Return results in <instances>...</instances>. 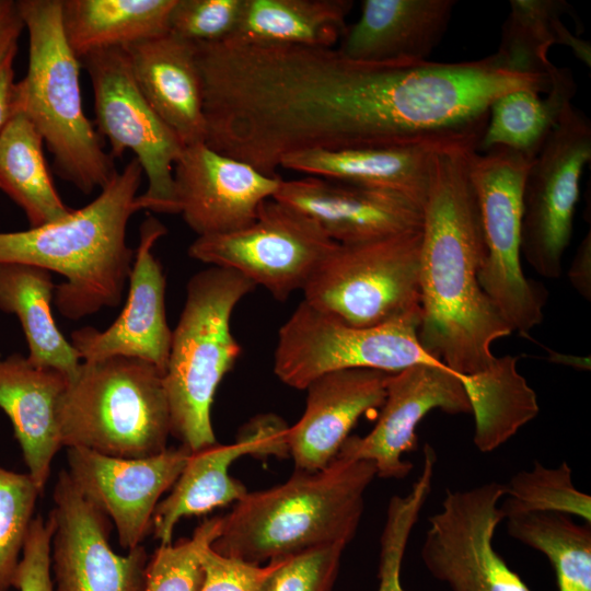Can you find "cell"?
<instances>
[{"mask_svg": "<svg viewBox=\"0 0 591 591\" xmlns=\"http://www.w3.org/2000/svg\"><path fill=\"white\" fill-rule=\"evenodd\" d=\"M50 559L55 591H143L148 554L126 555L108 543V518L76 487L67 471L53 493Z\"/></svg>", "mask_w": 591, "mask_h": 591, "instance_id": "14", "label": "cell"}, {"mask_svg": "<svg viewBox=\"0 0 591 591\" xmlns=\"http://www.w3.org/2000/svg\"><path fill=\"white\" fill-rule=\"evenodd\" d=\"M531 162L503 147L468 158L484 239L478 282L512 332L523 336L542 323L547 300L546 289L528 279L521 265L522 193Z\"/></svg>", "mask_w": 591, "mask_h": 591, "instance_id": "7", "label": "cell"}, {"mask_svg": "<svg viewBox=\"0 0 591 591\" xmlns=\"http://www.w3.org/2000/svg\"><path fill=\"white\" fill-rule=\"evenodd\" d=\"M421 311L370 327L350 326L302 300L278 331L274 372L305 390L318 376L345 369L396 373L416 364L445 366L420 345Z\"/></svg>", "mask_w": 591, "mask_h": 591, "instance_id": "8", "label": "cell"}, {"mask_svg": "<svg viewBox=\"0 0 591 591\" xmlns=\"http://www.w3.org/2000/svg\"><path fill=\"white\" fill-rule=\"evenodd\" d=\"M345 547L331 544L285 558L269 591H332Z\"/></svg>", "mask_w": 591, "mask_h": 591, "instance_id": "38", "label": "cell"}, {"mask_svg": "<svg viewBox=\"0 0 591 591\" xmlns=\"http://www.w3.org/2000/svg\"><path fill=\"white\" fill-rule=\"evenodd\" d=\"M190 453L182 445L126 459L68 448L67 473L79 491L113 521L120 546L130 551L141 545L162 494L174 485Z\"/></svg>", "mask_w": 591, "mask_h": 591, "instance_id": "15", "label": "cell"}, {"mask_svg": "<svg viewBox=\"0 0 591 591\" xmlns=\"http://www.w3.org/2000/svg\"><path fill=\"white\" fill-rule=\"evenodd\" d=\"M18 51V40L0 50V134L20 111L18 84L14 81L13 62Z\"/></svg>", "mask_w": 591, "mask_h": 591, "instance_id": "41", "label": "cell"}, {"mask_svg": "<svg viewBox=\"0 0 591 591\" xmlns=\"http://www.w3.org/2000/svg\"><path fill=\"white\" fill-rule=\"evenodd\" d=\"M244 0H175L170 14L172 34L194 44H217L233 37Z\"/></svg>", "mask_w": 591, "mask_h": 591, "instance_id": "37", "label": "cell"}, {"mask_svg": "<svg viewBox=\"0 0 591 591\" xmlns=\"http://www.w3.org/2000/svg\"><path fill=\"white\" fill-rule=\"evenodd\" d=\"M373 463L336 455L323 470L297 471L283 484L248 493L221 517L217 553L252 564L290 557L357 533Z\"/></svg>", "mask_w": 591, "mask_h": 591, "instance_id": "3", "label": "cell"}, {"mask_svg": "<svg viewBox=\"0 0 591 591\" xmlns=\"http://www.w3.org/2000/svg\"><path fill=\"white\" fill-rule=\"evenodd\" d=\"M507 532L543 553L551 561L558 591H591V528L555 512L520 513L506 518Z\"/></svg>", "mask_w": 591, "mask_h": 591, "instance_id": "31", "label": "cell"}, {"mask_svg": "<svg viewBox=\"0 0 591 591\" xmlns=\"http://www.w3.org/2000/svg\"><path fill=\"white\" fill-rule=\"evenodd\" d=\"M221 517L205 520L193 536L176 544L160 545L149 559L143 591H200L202 548L219 536Z\"/></svg>", "mask_w": 591, "mask_h": 591, "instance_id": "36", "label": "cell"}, {"mask_svg": "<svg viewBox=\"0 0 591 591\" xmlns=\"http://www.w3.org/2000/svg\"><path fill=\"white\" fill-rule=\"evenodd\" d=\"M51 534L50 519L34 517L20 558L14 589L55 591L50 559Z\"/></svg>", "mask_w": 591, "mask_h": 591, "instance_id": "40", "label": "cell"}, {"mask_svg": "<svg viewBox=\"0 0 591 591\" xmlns=\"http://www.w3.org/2000/svg\"><path fill=\"white\" fill-rule=\"evenodd\" d=\"M164 234L166 228L154 217L141 223L128 278V298L121 313L105 331L85 326L71 333L70 343L82 361L138 358L165 373L172 329L165 311V276L152 252Z\"/></svg>", "mask_w": 591, "mask_h": 591, "instance_id": "18", "label": "cell"}, {"mask_svg": "<svg viewBox=\"0 0 591 591\" xmlns=\"http://www.w3.org/2000/svg\"><path fill=\"white\" fill-rule=\"evenodd\" d=\"M455 0H363L338 48L369 62L428 60L447 33Z\"/></svg>", "mask_w": 591, "mask_h": 591, "instance_id": "23", "label": "cell"}, {"mask_svg": "<svg viewBox=\"0 0 591 591\" xmlns=\"http://www.w3.org/2000/svg\"><path fill=\"white\" fill-rule=\"evenodd\" d=\"M175 0H61L66 40L78 59L170 32Z\"/></svg>", "mask_w": 591, "mask_h": 591, "instance_id": "27", "label": "cell"}, {"mask_svg": "<svg viewBox=\"0 0 591 591\" xmlns=\"http://www.w3.org/2000/svg\"><path fill=\"white\" fill-rule=\"evenodd\" d=\"M433 409L471 413L455 372L447 366L416 364L392 373L374 428L363 437L349 436L337 455L373 463L379 477L402 479L413 468L403 455L417 448L416 428Z\"/></svg>", "mask_w": 591, "mask_h": 591, "instance_id": "16", "label": "cell"}, {"mask_svg": "<svg viewBox=\"0 0 591 591\" xmlns=\"http://www.w3.org/2000/svg\"><path fill=\"white\" fill-rule=\"evenodd\" d=\"M288 428L274 414L258 415L244 425L234 443L192 452L171 494L154 510L152 528L160 545L172 543L182 518L205 514L243 498L245 486L229 475L232 462L243 455H288Z\"/></svg>", "mask_w": 591, "mask_h": 591, "instance_id": "19", "label": "cell"}, {"mask_svg": "<svg viewBox=\"0 0 591 591\" xmlns=\"http://www.w3.org/2000/svg\"><path fill=\"white\" fill-rule=\"evenodd\" d=\"M336 244L311 217L269 198L251 224L225 234L197 236L188 255L232 269L285 301L292 292L303 291Z\"/></svg>", "mask_w": 591, "mask_h": 591, "instance_id": "11", "label": "cell"}, {"mask_svg": "<svg viewBox=\"0 0 591 591\" xmlns=\"http://www.w3.org/2000/svg\"><path fill=\"white\" fill-rule=\"evenodd\" d=\"M1 591V590H0Z\"/></svg>", "mask_w": 591, "mask_h": 591, "instance_id": "44", "label": "cell"}, {"mask_svg": "<svg viewBox=\"0 0 591 591\" xmlns=\"http://www.w3.org/2000/svg\"><path fill=\"white\" fill-rule=\"evenodd\" d=\"M256 288L241 274L210 266L186 287L185 304L172 339L164 386L171 434L192 452L216 444L211 405L241 346L230 329L236 304Z\"/></svg>", "mask_w": 591, "mask_h": 591, "instance_id": "5", "label": "cell"}, {"mask_svg": "<svg viewBox=\"0 0 591 591\" xmlns=\"http://www.w3.org/2000/svg\"><path fill=\"white\" fill-rule=\"evenodd\" d=\"M434 151L402 148L305 150L285 155L279 167L392 190L424 207Z\"/></svg>", "mask_w": 591, "mask_h": 591, "instance_id": "25", "label": "cell"}, {"mask_svg": "<svg viewBox=\"0 0 591 591\" xmlns=\"http://www.w3.org/2000/svg\"><path fill=\"white\" fill-rule=\"evenodd\" d=\"M43 144V138L22 111L0 134V190L24 211L31 228L60 220L73 210L56 190Z\"/></svg>", "mask_w": 591, "mask_h": 591, "instance_id": "30", "label": "cell"}, {"mask_svg": "<svg viewBox=\"0 0 591 591\" xmlns=\"http://www.w3.org/2000/svg\"><path fill=\"white\" fill-rule=\"evenodd\" d=\"M142 169L130 160L101 194L67 217L25 231L0 232V263L33 265L66 278L55 287L54 303L78 321L117 306L132 266L127 225L138 211Z\"/></svg>", "mask_w": 591, "mask_h": 591, "instance_id": "2", "label": "cell"}, {"mask_svg": "<svg viewBox=\"0 0 591 591\" xmlns=\"http://www.w3.org/2000/svg\"><path fill=\"white\" fill-rule=\"evenodd\" d=\"M273 199L311 217L338 244L422 229L421 205L376 187L308 175L282 179Z\"/></svg>", "mask_w": 591, "mask_h": 591, "instance_id": "20", "label": "cell"}, {"mask_svg": "<svg viewBox=\"0 0 591 591\" xmlns=\"http://www.w3.org/2000/svg\"><path fill=\"white\" fill-rule=\"evenodd\" d=\"M472 151L433 153L421 229L418 338L461 378L466 394L480 396L499 380L491 345L512 329L478 282L484 239L468 171Z\"/></svg>", "mask_w": 591, "mask_h": 591, "instance_id": "1", "label": "cell"}, {"mask_svg": "<svg viewBox=\"0 0 591 591\" xmlns=\"http://www.w3.org/2000/svg\"><path fill=\"white\" fill-rule=\"evenodd\" d=\"M510 8L495 54L511 70L547 73V51L557 44L561 15L570 14L577 27L581 26L579 19L564 0H511Z\"/></svg>", "mask_w": 591, "mask_h": 591, "instance_id": "32", "label": "cell"}, {"mask_svg": "<svg viewBox=\"0 0 591 591\" xmlns=\"http://www.w3.org/2000/svg\"><path fill=\"white\" fill-rule=\"evenodd\" d=\"M283 559L260 566L221 555L209 544L200 553V591H269L271 578Z\"/></svg>", "mask_w": 591, "mask_h": 591, "instance_id": "39", "label": "cell"}, {"mask_svg": "<svg viewBox=\"0 0 591 591\" xmlns=\"http://www.w3.org/2000/svg\"><path fill=\"white\" fill-rule=\"evenodd\" d=\"M123 48L142 95L182 143L206 142L196 44L169 32Z\"/></svg>", "mask_w": 591, "mask_h": 591, "instance_id": "22", "label": "cell"}, {"mask_svg": "<svg viewBox=\"0 0 591 591\" xmlns=\"http://www.w3.org/2000/svg\"><path fill=\"white\" fill-rule=\"evenodd\" d=\"M79 61L91 80L96 131L109 141L111 157L131 150L148 179L136 199L138 211L178 215L174 165L185 146L142 95L126 50L99 49Z\"/></svg>", "mask_w": 591, "mask_h": 591, "instance_id": "10", "label": "cell"}, {"mask_svg": "<svg viewBox=\"0 0 591 591\" xmlns=\"http://www.w3.org/2000/svg\"><path fill=\"white\" fill-rule=\"evenodd\" d=\"M67 382L62 372L35 366L19 354L0 358V409L9 417L27 473L42 491L62 447L57 406Z\"/></svg>", "mask_w": 591, "mask_h": 591, "instance_id": "24", "label": "cell"}, {"mask_svg": "<svg viewBox=\"0 0 591 591\" xmlns=\"http://www.w3.org/2000/svg\"><path fill=\"white\" fill-rule=\"evenodd\" d=\"M24 23L19 12L18 2L0 0V50L12 42H16Z\"/></svg>", "mask_w": 591, "mask_h": 591, "instance_id": "43", "label": "cell"}, {"mask_svg": "<svg viewBox=\"0 0 591 591\" xmlns=\"http://www.w3.org/2000/svg\"><path fill=\"white\" fill-rule=\"evenodd\" d=\"M28 33V66L16 82L19 105L43 138L57 174L84 194L103 189L117 174L84 114L81 63L61 23V0H18Z\"/></svg>", "mask_w": 591, "mask_h": 591, "instance_id": "4", "label": "cell"}, {"mask_svg": "<svg viewBox=\"0 0 591 591\" xmlns=\"http://www.w3.org/2000/svg\"><path fill=\"white\" fill-rule=\"evenodd\" d=\"M351 0H244L229 40L258 45L333 47L347 30Z\"/></svg>", "mask_w": 591, "mask_h": 591, "instance_id": "29", "label": "cell"}, {"mask_svg": "<svg viewBox=\"0 0 591 591\" xmlns=\"http://www.w3.org/2000/svg\"><path fill=\"white\" fill-rule=\"evenodd\" d=\"M421 230L336 244L305 288L304 301L355 327L421 311Z\"/></svg>", "mask_w": 591, "mask_h": 591, "instance_id": "9", "label": "cell"}, {"mask_svg": "<svg viewBox=\"0 0 591 591\" xmlns=\"http://www.w3.org/2000/svg\"><path fill=\"white\" fill-rule=\"evenodd\" d=\"M43 491L28 473L0 466V590L14 588L24 543Z\"/></svg>", "mask_w": 591, "mask_h": 591, "instance_id": "35", "label": "cell"}, {"mask_svg": "<svg viewBox=\"0 0 591 591\" xmlns=\"http://www.w3.org/2000/svg\"><path fill=\"white\" fill-rule=\"evenodd\" d=\"M431 445L424 448V464L420 474L405 496H393L381 535L378 591H407L401 581L405 549L420 511L431 491L436 464Z\"/></svg>", "mask_w": 591, "mask_h": 591, "instance_id": "34", "label": "cell"}, {"mask_svg": "<svg viewBox=\"0 0 591 591\" xmlns=\"http://www.w3.org/2000/svg\"><path fill=\"white\" fill-rule=\"evenodd\" d=\"M62 447L139 459L167 449L170 408L164 374L130 357L81 361L57 406Z\"/></svg>", "mask_w": 591, "mask_h": 591, "instance_id": "6", "label": "cell"}, {"mask_svg": "<svg viewBox=\"0 0 591 591\" xmlns=\"http://www.w3.org/2000/svg\"><path fill=\"white\" fill-rule=\"evenodd\" d=\"M546 71L552 85L545 97L533 89H519L491 103L476 152L503 147L531 160L536 157L577 92L569 68H557L549 61Z\"/></svg>", "mask_w": 591, "mask_h": 591, "instance_id": "28", "label": "cell"}, {"mask_svg": "<svg viewBox=\"0 0 591 591\" xmlns=\"http://www.w3.org/2000/svg\"><path fill=\"white\" fill-rule=\"evenodd\" d=\"M590 160V119L570 103L532 160L523 184L521 254L542 277L561 275L581 175Z\"/></svg>", "mask_w": 591, "mask_h": 591, "instance_id": "12", "label": "cell"}, {"mask_svg": "<svg viewBox=\"0 0 591 591\" xmlns=\"http://www.w3.org/2000/svg\"><path fill=\"white\" fill-rule=\"evenodd\" d=\"M282 178L220 153L206 142L185 147L174 165L178 215L198 235L225 234L251 224Z\"/></svg>", "mask_w": 591, "mask_h": 591, "instance_id": "17", "label": "cell"}, {"mask_svg": "<svg viewBox=\"0 0 591 591\" xmlns=\"http://www.w3.org/2000/svg\"><path fill=\"white\" fill-rule=\"evenodd\" d=\"M505 488L499 506L503 520L520 513L555 512L591 523V497L575 487L566 462L553 468L535 462L530 470L517 473Z\"/></svg>", "mask_w": 591, "mask_h": 591, "instance_id": "33", "label": "cell"}, {"mask_svg": "<svg viewBox=\"0 0 591 591\" xmlns=\"http://www.w3.org/2000/svg\"><path fill=\"white\" fill-rule=\"evenodd\" d=\"M505 491L497 482L447 489L441 509L429 519L420 556L451 591H531L494 547Z\"/></svg>", "mask_w": 591, "mask_h": 591, "instance_id": "13", "label": "cell"}, {"mask_svg": "<svg viewBox=\"0 0 591 591\" xmlns=\"http://www.w3.org/2000/svg\"><path fill=\"white\" fill-rule=\"evenodd\" d=\"M391 374L345 369L325 373L309 384L305 410L287 431L297 471L316 472L336 457L358 419L383 405Z\"/></svg>", "mask_w": 591, "mask_h": 591, "instance_id": "21", "label": "cell"}, {"mask_svg": "<svg viewBox=\"0 0 591 591\" xmlns=\"http://www.w3.org/2000/svg\"><path fill=\"white\" fill-rule=\"evenodd\" d=\"M55 287L51 273L44 268L0 263V310L18 316L28 347L27 359L69 379L81 359L53 317Z\"/></svg>", "mask_w": 591, "mask_h": 591, "instance_id": "26", "label": "cell"}, {"mask_svg": "<svg viewBox=\"0 0 591 591\" xmlns=\"http://www.w3.org/2000/svg\"><path fill=\"white\" fill-rule=\"evenodd\" d=\"M568 278L572 287L586 300L591 298V233L590 231L579 244L570 268Z\"/></svg>", "mask_w": 591, "mask_h": 591, "instance_id": "42", "label": "cell"}]
</instances>
